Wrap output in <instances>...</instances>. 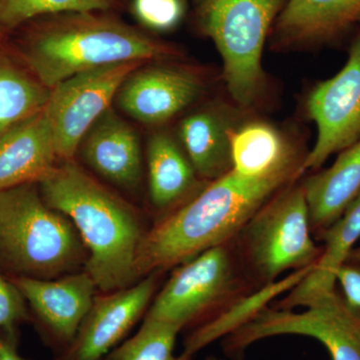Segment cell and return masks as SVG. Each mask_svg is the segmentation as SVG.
<instances>
[{"label": "cell", "mask_w": 360, "mask_h": 360, "mask_svg": "<svg viewBox=\"0 0 360 360\" xmlns=\"http://www.w3.org/2000/svg\"><path fill=\"white\" fill-rule=\"evenodd\" d=\"M0 360H27L18 352V329L0 333Z\"/></svg>", "instance_id": "cell-29"}, {"label": "cell", "mask_w": 360, "mask_h": 360, "mask_svg": "<svg viewBox=\"0 0 360 360\" xmlns=\"http://www.w3.org/2000/svg\"><path fill=\"white\" fill-rule=\"evenodd\" d=\"M60 163L45 106L0 136V191L40 184Z\"/></svg>", "instance_id": "cell-16"}, {"label": "cell", "mask_w": 360, "mask_h": 360, "mask_svg": "<svg viewBox=\"0 0 360 360\" xmlns=\"http://www.w3.org/2000/svg\"><path fill=\"white\" fill-rule=\"evenodd\" d=\"M360 15V0H288L270 32L271 49L300 51L340 39Z\"/></svg>", "instance_id": "cell-15"}, {"label": "cell", "mask_w": 360, "mask_h": 360, "mask_svg": "<svg viewBox=\"0 0 360 360\" xmlns=\"http://www.w3.org/2000/svg\"><path fill=\"white\" fill-rule=\"evenodd\" d=\"M87 257L75 225L47 205L39 184L0 191V266L13 276L58 278L84 269Z\"/></svg>", "instance_id": "cell-4"}, {"label": "cell", "mask_w": 360, "mask_h": 360, "mask_svg": "<svg viewBox=\"0 0 360 360\" xmlns=\"http://www.w3.org/2000/svg\"><path fill=\"white\" fill-rule=\"evenodd\" d=\"M238 120L233 108L210 103L179 120L176 139L205 181H213L232 169L231 132L240 122Z\"/></svg>", "instance_id": "cell-18"}, {"label": "cell", "mask_w": 360, "mask_h": 360, "mask_svg": "<svg viewBox=\"0 0 360 360\" xmlns=\"http://www.w3.org/2000/svg\"><path fill=\"white\" fill-rule=\"evenodd\" d=\"M130 0H0V28L13 32L40 16L61 13L111 11L120 13Z\"/></svg>", "instance_id": "cell-24"}, {"label": "cell", "mask_w": 360, "mask_h": 360, "mask_svg": "<svg viewBox=\"0 0 360 360\" xmlns=\"http://www.w3.org/2000/svg\"><path fill=\"white\" fill-rule=\"evenodd\" d=\"M6 33L4 32V30L0 28V40H4L6 39Z\"/></svg>", "instance_id": "cell-32"}, {"label": "cell", "mask_w": 360, "mask_h": 360, "mask_svg": "<svg viewBox=\"0 0 360 360\" xmlns=\"http://www.w3.org/2000/svg\"><path fill=\"white\" fill-rule=\"evenodd\" d=\"M181 60L139 66L118 89L116 108L135 122L158 129L193 108L207 92L210 77L200 66Z\"/></svg>", "instance_id": "cell-10"}, {"label": "cell", "mask_w": 360, "mask_h": 360, "mask_svg": "<svg viewBox=\"0 0 360 360\" xmlns=\"http://www.w3.org/2000/svg\"><path fill=\"white\" fill-rule=\"evenodd\" d=\"M26 304L18 286L0 270V333L18 329V324L30 319Z\"/></svg>", "instance_id": "cell-27"}, {"label": "cell", "mask_w": 360, "mask_h": 360, "mask_svg": "<svg viewBox=\"0 0 360 360\" xmlns=\"http://www.w3.org/2000/svg\"><path fill=\"white\" fill-rule=\"evenodd\" d=\"M347 260H348V262H360V246H359V248H354V250H352L350 255H348Z\"/></svg>", "instance_id": "cell-30"}, {"label": "cell", "mask_w": 360, "mask_h": 360, "mask_svg": "<svg viewBox=\"0 0 360 360\" xmlns=\"http://www.w3.org/2000/svg\"><path fill=\"white\" fill-rule=\"evenodd\" d=\"M47 205L75 225L89 252L84 270L103 293L137 283L135 260L149 229L142 213L77 160L63 161L39 184Z\"/></svg>", "instance_id": "cell-3"}, {"label": "cell", "mask_w": 360, "mask_h": 360, "mask_svg": "<svg viewBox=\"0 0 360 360\" xmlns=\"http://www.w3.org/2000/svg\"><path fill=\"white\" fill-rule=\"evenodd\" d=\"M335 281L342 288L345 302L360 311V262L347 260L336 272Z\"/></svg>", "instance_id": "cell-28"}, {"label": "cell", "mask_w": 360, "mask_h": 360, "mask_svg": "<svg viewBox=\"0 0 360 360\" xmlns=\"http://www.w3.org/2000/svg\"><path fill=\"white\" fill-rule=\"evenodd\" d=\"M205 360H224L221 359H219V357L213 356V355H210V356L206 357Z\"/></svg>", "instance_id": "cell-33"}, {"label": "cell", "mask_w": 360, "mask_h": 360, "mask_svg": "<svg viewBox=\"0 0 360 360\" xmlns=\"http://www.w3.org/2000/svg\"><path fill=\"white\" fill-rule=\"evenodd\" d=\"M303 161L260 177L245 176L231 169L208 182L193 200L149 229L135 260L137 281L179 266L236 238L272 196L300 179L304 174Z\"/></svg>", "instance_id": "cell-2"}, {"label": "cell", "mask_w": 360, "mask_h": 360, "mask_svg": "<svg viewBox=\"0 0 360 360\" xmlns=\"http://www.w3.org/2000/svg\"><path fill=\"white\" fill-rule=\"evenodd\" d=\"M8 45L47 89L78 73L127 61L184 59V51L117 13L82 11L40 16L20 26Z\"/></svg>", "instance_id": "cell-1"}, {"label": "cell", "mask_w": 360, "mask_h": 360, "mask_svg": "<svg viewBox=\"0 0 360 360\" xmlns=\"http://www.w3.org/2000/svg\"><path fill=\"white\" fill-rule=\"evenodd\" d=\"M257 290L232 238L179 265L151 302L146 317L180 330L196 328Z\"/></svg>", "instance_id": "cell-7"}, {"label": "cell", "mask_w": 360, "mask_h": 360, "mask_svg": "<svg viewBox=\"0 0 360 360\" xmlns=\"http://www.w3.org/2000/svg\"><path fill=\"white\" fill-rule=\"evenodd\" d=\"M143 61L101 66L73 75L51 89L45 108L60 162L75 160L82 139L111 108L116 94Z\"/></svg>", "instance_id": "cell-9"}, {"label": "cell", "mask_w": 360, "mask_h": 360, "mask_svg": "<svg viewBox=\"0 0 360 360\" xmlns=\"http://www.w3.org/2000/svg\"><path fill=\"white\" fill-rule=\"evenodd\" d=\"M305 106L316 124L317 139L303 161V172L321 167L331 155L360 139V32L352 40L345 65L315 85Z\"/></svg>", "instance_id": "cell-11"}, {"label": "cell", "mask_w": 360, "mask_h": 360, "mask_svg": "<svg viewBox=\"0 0 360 360\" xmlns=\"http://www.w3.org/2000/svg\"><path fill=\"white\" fill-rule=\"evenodd\" d=\"M180 329L172 324L144 317L135 335L113 348L103 360H191L174 355Z\"/></svg>", "instance_id": "cell-25"}, {"label": "cell", "mask_w": 360, "mask_h": 360, "mask_svg": "<svg viewBox=\"0 0 360 360\" xmlns=\"http://www.w3.org/2000/svg\"><path fill=\"white\" fill-rule=\"evenodd\" d=\"M162 272L94 300L70 345L53 360H103L148 312Z\"/></svg>", "instance_id": "cell-12"}, {"label": "cell", "mask_w": 360, "mask_h": 360, "mask_svg": "<svg viewBox=\"0 0 360 360\" xmlns=\"http://www.w3.org/2000/svg\"><path fill=\"white\" fill-rule=\"evenodd\" d=\"M191 1L193 2L194 6L195 7L201 6V4H205V1H207V0H191Z\"/></svg>", "instance_id": "cell-31"}, {"label": "cell", "mask_w": 360, "mask_h": 360, "mask_svg": "<svg viewBox=\"0 0 360 360\" xmlns=\"http://www.w3.org/2000/svg\"><path fill=\"white\" fill-rule=\"evenodd\" d=\"M45 87L14 56L6 39L0 40V136L20 120L46 105Z\"/></svg>", "instance_id": "cell-22"}, {"label": "cell", "mask_w": 360, "mask_h": 360, "mask_svg": "<svg viewBox=\"0 0 360 360\" xmlns=\"http://www.w3.org/2000/svg\"><path fill=\"white\" fill-rule=\"evenodd\" d=\"M285 335L321 341L331 360H360V311L352 309L338 290L305 307L303 312L266 305L245 326L225 336L222 347L229 356L239 359L257 341Z\"/></svg>", "instance_id": "cell-8"}, {"label": "cell", "mask_w": 360, "mask_h": 360, "mask_svg": "<svg viewBox=\"0 0 360 360\" xmlns=\"http://www.w3.org/2000/svg\"><path fill=\"white\" fill-rule=\"evenodd\" d=\"M360 238V193L340 219L326 229L321 236L324 241L321 259L304 278L295 285L274 309L293 310L309 307L324 296L336 290L335 274L347 262L348 255Z\"/></svg>", "instance_id": "cell-19"}, {"label": "cell", "mask_w": 360, "mask_h": 360, "mask_svg": "<svg viewBox=\"0 0 360 360\" xmlns=\"http://www.w3.org/2000/svg\"><path fill=\"white\" fill-rule=\"evenodd\" d=\"M148 200L156 220L186 205L208 182L198 176L179 139L167 130L158 129L146 146Z\"/></svg>", "instance_id": "cell-17"}, {"label": "cell", "mask_w": 360, "mask_h": 360, "mask_svg": "<svg viewBox=\"0 0 360 360\" xmlns=\"http://www.w3.org/2000/svg\"><path fill=\"white\" fill-rule=\"evenodd\" d=\"M232 169L250 177L265 176L303 160L281 130L262 120L240 122L231 130Z\"/></svg>", "instance_id": "cell-21"}, {"label": "cell", "mask_w": 360, "mask_h": 360, "mask_svg": "<svg viewBox=\"0 0 360 360\" xmlns=\"http://www.w3.org/2000/svg\"><path fill=\"white\" fill-rule=\"evenodd\" d=\"M288 0H207L196 7L194 27L212 40L222 59L225 86L240 110L255 108L266 86L265 41Z\"/></svg>", "instance_id": "cell-5"}, {"label": "cell", "mask_w": 360, "mask_h": 360, "mask_svg": "<svg viewBox=\"0 0 360 360\" xmlns=\"http://www.w3.org/2000/svg\"><path fill=\"white\" fill-rule=\"evenodd\" d=\"M129 7L139 26L153 33L175 30L186 13V0H130Z\"/></svg>", "instance_id": "cell-26"}, {"label": "cell", "mask_w": 360, "mask_h": 360, "mask_svg": "<svg viewBox=\"0 0 360 360\" xmlns=\"http://www.w3.org/2000/svg\"><path fill=\"white\" fill-rule=\"evenodd\" d=\"M34 312L40 330L56 354L70 345L98 290L85 270L52 279L11 276Z\"/></svg>", "instance_id": "cell-13"}, {"label": "cell", "mask_w": 360, "mask_h": 360, "mask_svg": "<svg viewBox=\"0 0 360 360\" xmlns=\"http://www.w3.org/2000/svg\"><path fill=\"white\" fill-rule=\"evenodd\" d=\"M314 267H309L292 272L288 278L260 288L250 295L236 303L231 309L219 315L213 321L194 328L184 342L182 355L191 359L200 350L210 345L213 341L225 338L245 326L259 310L266 307L267 303L276 295L292 290Z\"/></svg>", "instance_id": "cell-23"}, {"label": "cell", "mask_w": 360, "mask_h": 360, "mask_svg": "<svg viewBox=\"0 0 360 360\" xmlns=\"http://www.w3.org/2000/svg\"><path fill=\"white\" fill-rule=\"evenodd\" d=\"M302 184L310 229L321 238L360 193V139L341 151L330 167L307 177Z\"/></svg>", "instance_id": "cell-20"}, {"label": "cell", "mask_w": 360, "mask_h": 360, "mask_svg": "<svg viewBox=\"0 0 360 360\" xmlns=\"http://www.w3.org/2000/svg\"><path fill=\"white\" fill-rule=\"evenodd\" d=\"M77 156L90 172L116 188L134 193L141 186L144 163L141 139L134 127L112 108L90 127Z\"/></svg>", "instance_id": "cell-14"}, {"label": "cell", "mask_w": 360, "mask_h": 360, "mask_svg": "<svg viewBox=\"0 0 360 360\" xmlns=\"http://www.w3.org/2000/svg\"><path fill=\"white\" fill-rule=\"evenodd\" d=\"M357 23H360V15L359 16V18H357Z\"/></svg>", "instance_id": "cell-34"}, {"label": "cell", "mask_w": 360, "mask_h": 360, "mask_svg": "<svg viewBox=\"0 0 360 360\" xmlns=\"http://www.w3.org/2000/svg\"><path fill=\"white\" fill-rule=\"evenodd\" d=\"M302 182L290 184L257 210L234 238L241 262L258 290L288 270L314 267L323 248L315 245Z\"/></svg>", "instance_id": "cell-6"}]
</instances>
